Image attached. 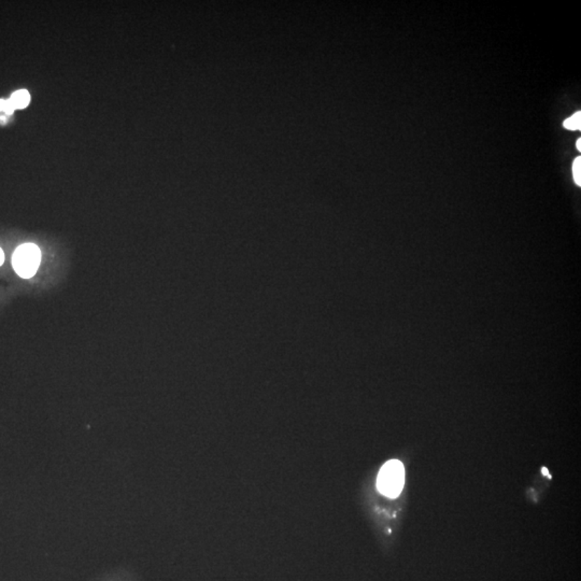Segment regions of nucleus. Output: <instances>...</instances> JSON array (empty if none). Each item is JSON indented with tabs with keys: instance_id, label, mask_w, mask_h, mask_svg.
Segmentation results:
<instances>
[{
	"instance_id": "obj_1",
	"label": "nucleus",
	"mask_w": 581,
	"mask_h": 581,
	"mask_svg": "<svg viewBox=\"0 0 581 581\" xmlns=\"http://www.w3.org/2000/svg\"><path fill=\"white\" fill-rule=\"evenodd\" d=\"M405 483V468L402 462L391 460L383 465L377 479L379 492L395 498L402 492Z\"/></svg>"
},
{
	"instance_id": "obj_5",
	"label": "nucleus",
	"mask_w": 581,
	"mask_h": 581,
	"mask_svg": "<svg viewBox=\"0 0 581 581\" xmlns=\"http://www.w3.org/2000/svg\"><path fill=\"white\" fill-rule=\"evenodd\" d=\"M15 106L9 99H0V113H5L7 115H13L15 113Z\"/></svg>"
},
{
	"instance_id": "obj_2",
	"label": "nucleus",
	"mask_w": 581,
	"mask_h": 581,
	"mask_svg": "<svg viewBox=\"0 0 581 581\" xmlns=\"http://www.w3.org/2000/svg\"><path fill=\"white\" fill-rule=\"evenodd\" d=\"M41 263V251L34 243H24L12 255V267L23 279L33 278Z\"/></svg>"
},
{
	"instance_id": "obj_7",
	"label": "nucleus",
	"mask_w": 581,
	"mask_h": 581,
	"mask_svg": "<svg viewBox=\"0 0 581 581\" xmlns=\"http://www.w3.org/2000/svg\"><path fill=\"white\" fill-rule=\"evenodd\" d=\"M5 252H3V249L0 248V266H3V263H5Z\"/></svg>"
},
{
	"instance_id": "obj_4",
	"label": "nucleus",
	"mask_w": 581,
	"mask_h": 581,
	"mask_svg": "<svg viewBox=\"0 0 581 581\" xmlns=\"http://www.w3.org/2000/svg\"><path fill=\"white\" fill-rule=\"evenodd\" d=\"M581 113L578 111V113H575L572 117L570 119H567L566 121H564L563 125H564L565 129H571V131H580L581 129Z\"/></svg>"
},
{
	"instance_id": "obj_6",
	"label": "nucleus",
	"mask_w": 581,
	"mask_h": 581,
	"mask_svg": "<svg viewBox=\"0 0 581 581\" xmlns=\"http://www.w3.org/2000/svg\"><path fill=\"white\" fill-rule=\"evenodd\" d=\"M573 173H574L575 182L580 187L581 185V157H577L573 164Z\"/></svg>"
},
{
	"instance_id": "obj_9",
	"label": "nucleus",
	"mask_w": 581,
	"mask_h": 581,
	"mask_svg": "<svg viewBox=\"0 0 581 581\" xmlns=\"http://www.w3.org/2000/svg\"><path fill=\"white\" fill-rule=\"evenodd\" d=\"M543 472H544L543 473V474L546 475V476H548V471H547V468H543Z\"/></svg>"
},
{
	"instance_id": "obj_8",
	"label": "nucleus",
	"mask_w": 581,
	"mask_h": 581,
	"mask_svg": "<svg viewBox=\"0 0 581 581\" xmlns=\"http://www.w3.org/2000/svg\"><path fill=\"white\" fill-rule=\"evenodd\" d=\"M576 145L577 149H578V151H581V139H578V141H577Z\"/></svg>"
},
{
	"instance_id": "obj_3",
	"label": "nucleus",
	"mask_w": 581,
	"mask_h": 581,
	"mask_svg": "<svg viewBox=\"0 0 581 581\" xmlns=\"http://www.w3.org/2000/svg\"><path fill=\"white\" fill-rule=\"evenodd\" d=\"M10 101L13 103L15 109H24L31 103V95L26 89H19L12 94Z\"/></svg>"
}]
</instances>
